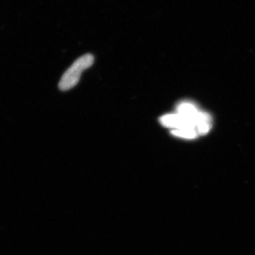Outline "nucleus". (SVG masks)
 <instances>
[{"label":"nucleus","mask_w":255,"mask_h":255,"mask_svg":"<svg viewBox=\"0 0 255 255\" xmlns=\"http://www.w3.org/2000/svg\"><path fill=\"white\" fill-rule=\"evenodd\" d=\"M93 63L94 57L91 54L82 55L75 60L60 79L58 85L60 90L65 91L75 87L78 83L82 72L90 68Z\"/></svg>","instance_id":"1"},{"label":"nucleus","mask_w":255,"mask_h":255,"mask_svg":"<svg viewBox=\"0 0 255 255\" xmlns=\"http://www.w3.org/2000/svg\"><path fill=\"white\" fill-rule=\"evenodd\" d=\"M172 135L174 136L182 137L185 139H194L197 136V132L194 130H188V129H183V130H173L172 131Z\"/></svg>","instance_id":"2"}]
</instances>
